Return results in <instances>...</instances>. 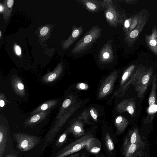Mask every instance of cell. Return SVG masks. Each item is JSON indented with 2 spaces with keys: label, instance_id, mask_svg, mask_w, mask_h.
Segmentation results:
<instances>
[{
  "label": "cell",
  "instance_id": "obj_1",
  "mask_svg": "<svg viewBox=\"0 0 157 157\" xmlns=\"http://www.w3.org/2000/svg\"><path fill=\"white\" fill-rule=\"evenodd\" d=\"M153 73L151 67L141 66L136 68L127 82L114 94V95L122 97L131 84L133 85L137 93V97L142 100L150 83Z\"/></svg>",
  "mask_w": 157,
  "mask_h": 157
},
{
  "label": "cell",
  "instance_id": "obj_2",
  "mask_svg": "<svg viewBox=\"0 0 157 157\" xmlns=\"http://www.w3.org/2000/svg\"><path fill=\"white\" fill-rule=\"evenodd\" d=\"M94 139L92 132H89L65 146L57 153L55 157H66L76 153L88 146Z\"/></svg>",
  "mask_w": 157,
  "mask_h": 157
},
{
  "label": "cell",
  "instance_id": "obj_3",
  "mask_svg": "<svg viewBox=\"0 0 157 157\" xmlns=\"http://www.w3.org/2000/svg\"><path fill=\"white\" fill-rule=\"evenodd\" d=\"M147 146L146 141L142 143L131 144L125 137L123 144V157H147Z\"/></svg>",
  "mask_w": 157,
  "mask_h": 157
},
{
  "label": "cell",
  "instance_id": "obj_4",
  "mask_svg": "<svg viewBox=\"0 0 157 157\" xmlns=\"http://www.w3.org/2000/svg\"><path fill=\"white\" fill-rule=\"evenodd\" d=\"M14 138L17 143V148L22 151H27L31 150L40 141L38 137L23 133L15 134Z\"/></svg>",
  "mask_w": 157,
  "mask_h": 157
},
{
  "label": "cell",
  "instance_id": "obj_5",
  "mask_svg": "<svg viewBox=\"0 0 157 157\" xmlns=\"http://www.w3.org/2000/svg\"><path fill=\"white\" fill-rule=\"evenodd\" d=\"M139 14V18L137 26L128 34V40L131 44H134L138 39L149 18V14L147 10H142Z\"/></svg>",
  "mask_w": 157,
  "mask_h": 157
},
{
  "label": "cell",
  "instance_id": "obj_6",
  "mask_svg": "<svg viewBox=\"0 0 157 157\" xmlns=\"http://www.w3.org/2000/svg\"><path fill=\"white\" fill-rule=\"evenodd\" d=\"M117 76V72H114L105 79L102 82L98 93L99 99L105 97L111 92Z\"/></svg>",
  "mask_w": 157,
  "mask_h": 157
},
{
  "label": "cell",
  "instance_id": "obj_7",
  "mask_svg": "<svg viewBox=\"0 0 157 157\" xmlns=\"http://www.w3.org/2000/svg\"><path fill=\"white\" fill-rule=\"evenodd\" d=\"M135 109V102L131 99L123 100L118 104L116 108V110L118 112H127L131 116L134 115Z\"/></svg>",
  "mask_w": 157,
  "mask_h": 157
},
{
  "label": "cell",
  "instance_id": "obj_8",
  "mask_svg": "<svg viewBox=\"0 0 157 157\" xmlns=\"http://www.w3.org/2000/svg\"><path fill=\"white\" fill-rule=\"evenodd\" d=\"M145 39L150 49L157 55V29L155 26L153 27L151 34L145 35Z\"/></svg>",
  "mask_w": 157,
  "mask_h": 157
},
{
  "label": "cell",
  "instance_id": "obj_9",
  "mask_svg": "<svg viewBox=\"0 0 157 157\" xmlns=\"http://www.w3.org/2000/svg\"><path fill=\"white\" fill-rule=\"evenodd\" d=\"M125 137L131 144L142 143L145 142L140 134L137 128L135 127L130 129Z\"/></svg>",
  "mask_w": 157,
  "mask_h": 157
},
{
  "label": "cell",
  "instance_id": "obj_10",
  "mask_svg": "<svg viewBox=\"0 0 157 157\" xmlns=\"http://www.w3.org/2000/svg\"><path fill=\"white\" fill-rule=\"evenodd\" d=\"M128 124V120L124 117L119 116L116 117L114 121V125L116 128L117 134L120 135L123 133Z\"/></svg>",
  "mask_w": 157,
  "mask_h": 157
},
{
  "label": "cell",
  "instance_id": "obj_11",
  "mask_svg": "<svg viewBox=\"0 0 157 157\" xmlns=\"http://www.w3.org/2000/svg\"><path fill=\"white\" fill-rule=\"evenodd\" d=\"M75 137H81L85 134L82 123L79 121H76L68 130Z\"/></svg>",
  "mask_w": 157,
  "mask_h": 157
},
{
  "label": "cell",
  "instance_id": "obj_12",
  "mask_svg": "<svg viewBox=\"0 0 157 157\" xmlns=\"http://www.w3.org/2000/svg\"><path fill=\"white\" fill-rule=\"evenodd\" d=\"M157 86V75H156L152 79L151 91L148 98V103L149 107L155 104Z\"/></svg>",
  "mask_w": 157,
  "mask_h": 157
},
{
  "label": "cell",
  "instance_id": "obj_13",
  "mask_svg": "<svg viewBox=\"0 0 157 157\" xmlns=\"http://www.w3.org/2000/svg\"><path fill=\"white\" fill-rule=\"evenodd\" d=\"M7 133L6 130L1 128L0 130V157H2L5 151L7 140Z\"/></svg>",
  "mask_w": 157,
  "mask_h": 157
},
{
  "label": "cell",
  "instance_id": "obj_14",
  "mask_svg": "<svg viewBox=\"0 0 157 157\" xmlns=\"http://www.w3.org/2000/svg\"><path fill=\"white\" fill-rule=\"evenodd\" d=\"M104 143L105 147L108 151L111 154L115 150L114 142L112 137L108 132L105 134L104 137Z\"/></svg>",
  "mask_w": 157,
  "mask_h": 157
},
{
  "label": "cell",
  "instance_id": "obj_15",
  "mask_svg": "<svg viewBox=\"0 0 157 157\" xmlns=\"http://www.w3.org/2000/svg\"><path fill=\"white\" fill-rule=\"evenodd\" d=\"M135 67L134 64H132L128 67L124 71L122 76L120 82L121 86L123 85L132 75Z\"/></svg>",
  "mask_w": 157,
  "mask_h": 157
},
{
  "label": "cell",
  "instance_id": "obj_16",
  "mask_svg": "<svg viewBox=\"0 0 157 157\" xmlns=\"http://www.w3.org/2000/svg\"><path fill=\"white\" fill-rule=\"evenodd\" d=\"M68 130L64 132L59 138L56 143V146L57 147H60L66 140L68 133Z\"/></svg>",
  "mask_w": 157,
  "mask_h": 157
},
{
  "label": "cell",
  "instance_id": "obj_17",
  "mask_svg": "<svg viewBox=\"0 0 157 157\" xmlns=\"http://www.w3.org/2000/svg\"><path fill=\"white\" fill-rule=\"evenodd\" d=\"M90 114L92 118L96 121H97L98 114L95 109L93 108H91L90 110Z\"/></svg>",
  "mask_w": 157,
  "mask_h": 157
},
{
  "label": "cell",
  "instance_id": "obj_18",
  "mask_svg": "<svg viewBox=\"0 0 157 157\" xmlns=\"http://www.w3.org/2000/svg\"><path fill=\"white\" fill-rule=\"evenodd\" d=\"M40 118L39 114H36L33 116L30 119V121L31 123H35L38 121Z\"/></svg>",
  "mask_w": 157,
  "mask_h": 157
},
{
  "label": "cell",
  "instance_id": "obj_19",
  "mask_svg": "<svg viewBox=\"0 0 157 157\" xmlns=\"http://www.w3.org/2000/svg\"><path fill=\"white\" fill-rule=\"evenodd\" d=\"M92 39V36L90 35H88L85 36L84 39V42L87 44L90 42Z\"/></svg>",
  "mask_w": 157,
  "mask_h": 157
},
{
  "label": "cell",
  "instance_id": "obj_20",
  "mask_svg": "<svg viewBox=\"0 0 157 157\" xmlns=\"http://www.w3.org/2000/svg\"><path fill=\"white\" fill-rule=\"evenodd\" d=\"M71 103V100L69 99H67L64 101L62 104V106L63 108H66L68 107Z\"/></svg>",
  "mask_w": 157,
  "mask_h": 157
},
{
  "label": "cell",
  "instance_id": "obj_21",
  "mask_svg": "<svg viewBox=\"0 0 157 157\" xmlns=\"http://www.w3.org/2000/svg\"><path fill=\"white\" fill-rule=\"evenodd\" d=\"M48 31V28L47 27H44L40 30V33L41 35L44 36L47 33Z\"/></svg>",
  "mask_w": 157,
  "mask_h": 157
},
{
  "label": "cell",
  "instance_id": "obj_22",
  "mask_svg": "<svg viewBox=\"0 0 157 157\" xmlns=\"http://www.w3.org/2000/svg\"><path fill=\"white\" fill-rule=\"evenodd\" d=\"M87 85L85 83H79L77 86V88L81 90H84L87 89Z\"/></svg>",
  "mask_w": 157,
  "mask_h": 157
},
{
  "label": "cell",
  "instance_id": "obj_23",
  "mask_svg": "<svg viewBox=\"0 0 157 157\" xmlns=\"http://www.w3.org/2000/svg\"><path fill=\"white\" fill-rule=\"evenodd\" d=\"M87 7L91 10H94L96 8V6L94 4L90 2H88L86 3Z\"/></svg>",
  "mask_w": 157,
  "mask_h": 157
},
{
  "label": "cell",
  "instance_id": "obj_24",
  "mask_svg": "<svg viewBox=\"0 0 157 157\" xmlns=\"http://www.w3.org/2000/svg\"><path fill=\"white\" fill-rule=\"evenodd\" d=\"M106 18L108 19L111 20L113 19L114 16L113 14L111 12H107L106 13Z\"/></svg>",
  "mask_w": 157,
  "mask_h": 157
},
{
  "label": "cell",
  "instance_id": "obj_25",
  "mask_svg": "<svg viewBox=\"0 0 157 157\" xmlns=\"http://www.w3.org/2000/svg\"><path fill=\"white\" fill-rule=\"evenodd\" d=\"M56 77V73H53L50 75L48 78V80L49 82H51L54 80Z\"/></svg>",
  "mask_w": 157,
  "mask_h": 157
},
{
  "label": "cell",
  "instance_id": "obj_26",
  "mask_svg": "<svg viewBox=\"0 0 157 157\" xmlns=\"http://www.w3.org/2000/svg\"><path fill=\"white\" fill-rule=\"evenodd\" d=\"M15 50L17 55H19L21 54V50L20 47L17 45H16L15 47Z\"/></svg>",
  "mask_w": 157,
  "mask_h": 157
},
{
  "label": "cell",
  "instance_id": "obj_27",
  "mask_svg": "<svg viewBox=\"0 0 157 157\" xmlns=\"http://www.w3.org/2000/svg\"><path fill=\"white\" fill-rule=\"evenodd\" d=\"M79 33V31L78 29L75 30L72 33V36L74 37H76L78 36Z\"/></svg>",
  "mask_w": 157,
  "mask_h": 157
},
{
  "label": "cell",
  "instance_id": "obj_28",
  "mask_svg": "<svg viewBox=\"0 0 157 157\" xmlns=\"http://www.w3.org/2000/svg\"><path fill=\"white\" fill-rule=\"evenodd\" d=\"M14 1L13 0H8L7 1V5L9 8H11L13 5Z\"/></svg>",
  "mask_w": 157,
  "mask_h": 157
},
{
  "label": "cell",
  "instance_id": "obj_29",
  "mask_svg": "<svg viewBox=\"0 0 157 157\" xmlns=\"http://www.w3.org/2000/svg\"><path fill=\"white\" fill-rule=\"evenodd\" d=\"M48 107V105L46 104H43L41 106V109L42 110H45L47 109Z\"/></svg>",
  "mask_w": 157,
  "mask_h": 157
},
{
  "label": "cell",
  "instance_id": "obj_30",
  "mask_svg": "<svg viewBox=\"0 0 157 157\" xmlns=\"http://www.w3.org/2000/svg\"><path fill=\"white\" fill-rule=\"evenodd\" d=\"M80 155L79 153H76L66 157H78Z\"/></svg>",
  "mask_w": 157,
  "mask_h": 157
},
{
  "label": "cell",
  "instance_id": "obj_31",
  "mask_svg": "<svg viewBox=\"0 0 157 157\" xmlns=\"http://www.w3.org/2000/svg\"><path fill=\"white\" fill-rule=\"evenodd\" d=\"M124 27L126 28H128L129 27V19L126 20L124 23Z\"/></svg>",
  "mask_w": 157,
  "mask_h": 157
},
{
  "label": "cell",
  "instance_id": "obj_32",
  "mask_svg": "<svg viewBox=\"0 0 157 157\" xmlns=\"http://www.w3.org/2000/svg\"><path fill=\"white\" fill-rule=\"evenodd\" d=\"M17 87L19 89L22 90L24 88V85L22 83H19L17 85Z\"/></svg>",
  "mask_w": 157,
  "mask_h": 157
},
{
  "label": "cell",
  "instance_id": "obj_33",
  "mask_svg": "<svg viewBox=\"0 0 157 157\" xmlns=\"http://www.w3.org/2000/svg\"><path fill=\"white\" fill-rule=\"evenodd\" d=\"M109 53L107 52H105L104 53L103 55V57L105 59H108L109 58Z\"/></svg>",
  "mask_w": 157,
  "mask_h": 157
},
{
  "label": "cell",
  "instance_id": "obj_34",
  "mask_svg": "<svg viewBox=\"0 0 157 157\" xmlns=\"http://www.w3.org/2000/svg\"><path fill=\"white\" fill-rule=\"evenodd\" d=\"M127 2H128V3H129L131 4H134L136 3L138 1V0H129L127 1Z\"/></svg>",
  "mask_w": 157,
  "mask_h": 157
},
{
  "label": "cell",
  "instance_id": "obj_35",
  "mask_svg": "<svg viewBox=\"0 0 157 157\" xmlns=\"http://www.w3.org/2000/svg\"><path fill=\"white\" fill-rule=\"evenodd\" d=\"M5 105V103L3 100H1L0 101V105L1 107H2Z\"/></svg>",
  "mask_w": 157,
  "mask_h": 157
},
{
  "label": "cell",
  "instance_id": "obj_36",
  "mask_svg": "<svg viewBox=\"0 0 157 157\" xmlns=\"http://www.w3.org/2000/svg\"><path fill=\"white\" fill-rule=\"evenodd\" d=\"M6 157H16V155L13 154H10L7 155Z\"/></svg>",
  "mask_w": 157,
  "mask_h": 157
},
{
  "label": "cell",
  "instance_id": "obj_37",
  "mask_svg": "<svg viewBox=\"0 0 157 157\" xmlns=\"http://www.w3.org/2000/svg\"><path fill=\"white\" fill-rule=\"evenodd\" d=\"M3 10V7L1 5H0V11L2 12V11Z\"/></svg>",
  "mask_w": 157,
  "mask_h": 157
},
{
  "label": "cell",
  "instance_id": "obj_38",
  "mask_svg": "<svg viewBox=\"0 0 157 157\" xmlns=\"http://www.w3.org/2000/svg\"><path fill=\"white\" fill-rule=\"evenodd\" d=\"M96 157H105L103 155H98L96 156Z\"/></svg>",
  "mask_w": 157,
  "mask_h": 157
},
{
  "label": "cell",
  "instance_id": "obj_39",
  "mask_svg": "<svg viewBox=\"0 0 157 157\" xmlns=\"http://www.w3.org/2000/svg\"><path fill=\"white\" fill-rule=\"evenodd\" d=\"M78 157H86V156L84 154H82L81 155H80Z\"/></svg>",
  "mask_w": 157,
  "mask_h": 157
},
{
  "label": "cell",
  "instance_id": "obj_40",
  "mask_svg": "<svg viewBox=\"0 0 157 157\" xmlns=\"http://www.w3.org/2000/svg\"></svg>",
  "mask_w": 157,
  "mask_h": 157
}]
</instances>
